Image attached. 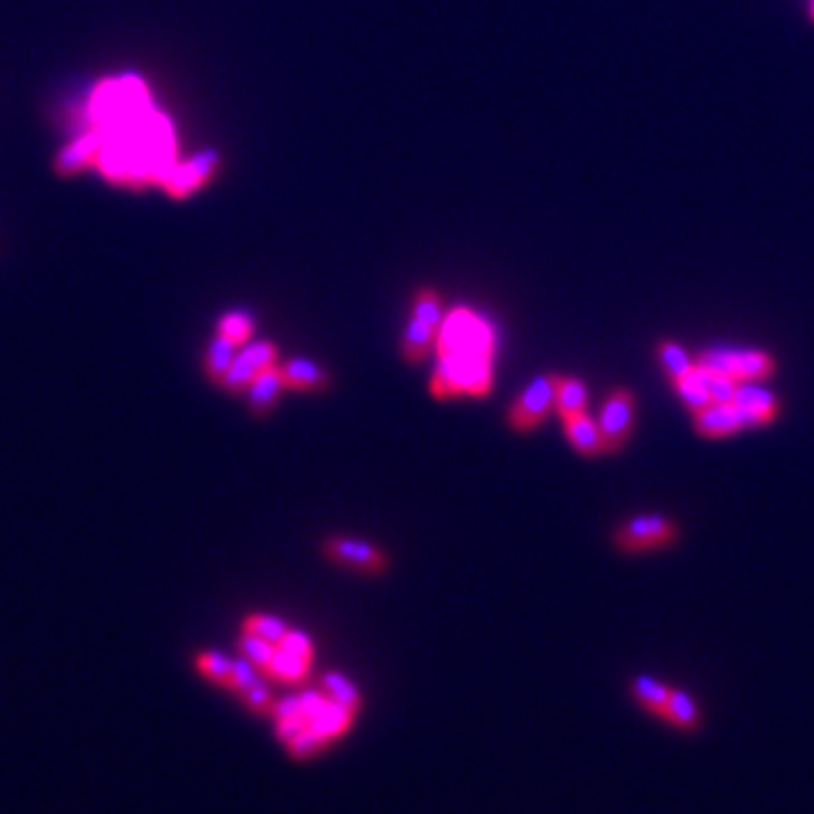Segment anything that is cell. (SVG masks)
<instances>
[{"instance_id": "1", "label": "cell", "mask_w": 814, "mask_h": 814, "mask_svg": "<svg viewBox=\"0 0 814 814\" xmlns=\"http://www.w3.org/2000/svg\"><path fill=\"white\" fill-rule=\"evenodd\" d=\"M492 389V357L439 355L431 376V394L437 400H450L460 394L484 397Z\"/></svg>"}, {"instance_id": "2", "label": "cell", "mask_w": 814, "mask_h": 814, "mask_svg": "<svg viewBox=\"0 0 814 814\" xmlns=\"http://www.w3.org/2000/svg\"><path fill=\"white\" fill-rule=\"evenodd\" d=\"M439 355L463 357H492L495 352V333L487 320L476 312L458 307L442 320L437 333Z\"/></svg>"}, {"instance_id": "3", "label": "cell", "mask_w": 814, "mask_h": 814, "mask_svg": "<svg viewBox=\"0 0 814 814\" xmlns=\"http://www.w3.org/2000/svg\"><path fill=\"white\" fill-rule=\"evenodd\" d=\"M696 365L719 376L743 381H767L775 376L777 363L767 349L756 347H709L696 357Z\"/></svg>"}, {"instance_id": "4", "label": "cell", "mask_w": 814, "mask_h": 814, "mask_svg": "<svg viewBox=\"0 0 814 814\" xmlns=\"http://www.w3.org/2000/svg\"><path fill=\"white\" fill-rule=\"evenodd\" d=\"M680 540V526L666 513H637L614 529V548L624 555H643L672 548Z\"/></svg>"}, {"instance_id": "5", "label": "cell", "mask_w": 814, "mask_h": 814, "mask_svg": "<svg viewBox=\"0 0 814 814\" xmlns=\"http://www.w3.org/2000/svg\"><path fill=\"white\" fill-rule=\"evenodd\" d=\"M555 373H542L534 381L526 384V389L518 394L508 407V426L513 431H534L537 426L548 421L555 410V389H558Z\"/></svg>"}, {"instance_id": "6", "label": "cell", "mask_w": 814, "mask_h": 814, "mask_svg": "<svg viewBox=\"0 0 814 814\" xmlns=\"http://www.w3.org/2000/svg\"><path fill=\"white\" fill-rule=\"evenodd\" d=\"M320 550L331 563H336L341 569L365 574V577H381L384 571H389V555L368 540L331 534V537L323 540Z\"/></svg>"}, {"instance_id": "7", "label": "cell", "mask_w": 814, "mask_h": 814, "mask_svg": "<svg viewBox=\"0 0 814 814\" xmlns=\"http://www.w3.org/2000/svg\"><path fill=\"white\" fill-rule=\"evenodd\" d=\"M635 418H637V400L635 394L619 386L614 392L608 394L603 407H600L598 426L603 434V444L606 452H619L627 447L632 431H635Z\"/></svg>"}, {"instance_id": "8", "label": "cell", "mask_w": 814, "mask_h": 814, "mask_svg": "<svg viewBox=\"0 0 814 814\" xmlns=\"http://www.w3.org/2000/svg\"><path fill=\"white\" fill-rule=\"evenodd\" d=\"M222 156L217 148H204L196 156H191L183 164H170V170L164 172L159 183L164 185V191L170 193L172 199H185L193 191H199L209 180L215 178L220 172Z\"/></svg>"}, {"instance_id": "9", "label": "cell", "mask_w": 814, "mask_h": 814, "mask_svg": "<svg viewBox=\"0 0 814 814\" xmlns=\"http://www.w3.org/2000/svg\"><path fill=\"white\" fill-rule=\"evenodd\" d=\"M275 363H278V347L273 341H246V344H241L236 360H233V365H230L228 373L222 376L217 386H222L230 394H241L246 392V386L252 384L262 370Z\"/></svg>"}, {"instance_id": "10", "label": "cell", "mask_w": 814, "mask_h": 814, "mask_svg": "<svg viewBox=\"0 0 814 814\" xmlns=\"http://www.w3.org/2000/svg\"><path fill=\"white\" fill-rule=\"evenodd\" d=\"M693 429L706 439H722L733 437L743 429H751V423L735 402H709L693 413Z\"/></svg>"}, {"instance_id": "11", "label": "cell", "mask_w": 814, "mask_h": 814, "mask_svg": "<svg viewBox=\"0 0 814 814\" xmlns=\"http://www.w3.org/2000/svg\"><path fill=\"white\" fill-rule=\"evenodd\" d=\"M733 402L746 413L751 429L770 426L780 415V400H777V394L772 389L764 386V381H743V384H738Z\"/></svg>"}, {"instance_id": "12", "label": "cell", "mask_w": 814, "mask_h": 814, "mask_svg": "<svg viewBox=\"0 0 814 814\" xmlns=\"http://www.w3.org/2000/svg\"><path fill=\"white\" fill-rule=\"evenodd\" d=\"M101 143H104L101 130H85L82 135H77V138L56 156V172H59V175H77V172L93 167L98 159V151H101Z\"/></svg>"}, {"instance_id": "13", "label": "cell", "mask_w": 814, "mask_h": 814, "mask_svg": "<svg viewBox=\"0 0 814 814\" xmlns=\"http://www.w3.org/2000/svg\"><path fill=\"white\" fill-rule=\"evenodd\" d=\"M278 368H281L286 389H296V392H320V389H326V386L331 384L328 370L320 363H315V360H310V357H291V360H286V363L278 365Z\"/></svg>"}, {"instance_id": "14", "label": "cell", "mask_w": 814, "mask_h": 814, "mask_svg": "<svg viewBox=\"0 0 814 814\" xmlns=\"http://www.w3.org/2000/svg\"><path fill=\"white\" fill-rule=\"evenodd\" d=\"M283 392H286V384H283L278 363L262 370L252 384L246 386V402H249L252 415H259V418H262V415L270 413V410L278 405Z\"/></svg>"}, {"instance_id": "15", "label": "cell", "mask_w": 814, "mask_h": 814, "mask_svg": "<svg viewBox=\"0 0 814 814\" xmlns=\"http://www.w3.org/2000/svg\"><path fill=\"white\" fill-rule=\"evenodd\" d=\"M664 722L666 725H672L674 730H680V733H688V735L698 733V730L703 727L701 703L690 696L688 690L672 688V693H669V701H666V709H664Z\"/></svg>"}, {"instance_id": "16", "label": "cell", "mask_w": 814, "mask_h": 814, "mask_svg": "<svg viewBox=\"0 0 814 814\" xmlns=\"http://www.w3.org/2000/svg\"><path fill=\"white\" fill-rule=\"evenodd\" d=\"M563 431H566V439L579 455L585 458H595V455H603L606 452V444H603V434H600L598 421L587 413L571 415L563 421Z\"/></svg>"}, {"instance_id": "17", "label": "cell", "mask_w": 814, "mask_h": 814, "mask_svg": "<svg viewBox=\"0 0 814 814\" xmlns=\"http://www.w3.org/2000/svg\"><path fill=\"white\" fill-rule=\"evenodd\" d=\"M669 693H672V685L656 680L651 674H637L629 682V696L632 701L640 706L643 711H648L651 717L661 719L664 722V709L666 701H669Z\"/></svg>"}, {"instance_id": "18", "label": "cell", "mask_w": 814, "mask_h": 814, "mask_svg": "<svg viewBox=\"0 0 814 814\" xmlns=\"http://www.w3.org/2000/svg\"><path fill=\"white\" fill-rule=\"evenodd\" d=\"M437 333L439 326L410 315L405 331H402V357H405L410 365L423 363V360L429 357L431 347L437 344Z\"/></svg>"}, {"instance_id": "19", "label": "cell", "mask_w": 814, "mask_h": 814, "mask_svg": "<svg viewBox=\"0 0 814 814\" xmlns=\"http://www.w3.org/2000/svg\"><path fill=\"white\" fill-rule=\"evenodd\" d=\"M310 669H312V661L299 659V656H294V653L283 651V648L275 645L273 659H270V664L265 666L262 677L270 682H278V685H302V682L310 677Z\"/></svg>"}, {"instance_id": "20", "label": "cell", "mask_w": 814, "mask_h": 814, "mask_svg": "<svg viewBox=\"0 0 814 814\" xmlns=\"http://www.w3.org/2000/svg\"><path fill=\"white\" fill-rule=\"evenodd\" d=\"M320 690H323V696L328 701L339 703V706H344V709L360 717V711H363V693H360L355 682L349 680L347 674L331 669V672L320 677Z\"/></svg>"}, {"instance_id": "21", "label": "cell", "mask_w": 814, "mask_h": 814, "mask_svg": "<svg viewBox=\"0 0 814 814\" xmlns=\"http://www.w3.org/2000/svg\"><path fill=\"white\" fill-rule=\"evenodd\" d=\"M587 384L577 376H561L558 378V389H555V413L561 415L563 421L571 415L587 413Z\"/></svg>"}, {"instance_id": "22", "label": "cell", "mask_w": 814, "mask_h": 814, "mask_svg": "<svg viewBox=\"0 0 814 814\" xmlns=\"http://www.w3.org/2000/svg\"><path fill=\"white\" fill-rule=\"evenodd\" d=\"M238 349H241V344L225 336V333H217L215 339L209 341L207 355H204V373H207L212 384H220L222 376L228 373V368L236 360Z\"/></svg>"}, {"instance_id": "23", "label": "cell", "mask_w": 814, "mask_h": 814, "mask_svg": "<svg viewBox=\"0 0 814 814\" xmlns=\"http://www.w3.org/2000/svg\"><path fill=\"white\" fill-rule=\"evenodd\" d=\"M357 714H352V711H347L344 706H339V703H331L328 701L323 709L315 714V717L310 719V725L318 730L323 738L328 740V743H333V740L344 738V735L352 730V725H355Z\"/></svg>"}, {"instance_id": "24", "label": "cell", "mask_w": 814, "mask_h": 814, "mask_svg": "<svg viewBox=\"0 0 814 814\" xmlns=\"http://www.w3.org/2000/svg\"><path fill=\"white\" fill-rule=\"evenodd\" d=\"M193 669L204 677L207 682L217 685V688L228 690L230 685V672H233V656L222 651H201L193 656Z\"/></svg>"}, {"instance_id": "25", "label": "cell", "mask_w": 814, "mask_h": 814, "mask_svg": "<svg viewBox=\"0 0 814 814\" xmlns=\"http://www.w3.org/2000/svg\"><path fill=\"white\" fill-rule=\"evenodd\" d=\"M283 746H286V751H289L291 759H296V762H310V759H315V756H320L323 751H326L331 743H328L323 735L315 730V727L307 722L304 727H299L294 735H291L289 740H283Z\"/></svg>"}, {"instance_id": "26", "label": "cell", "mask_w": 814, "mask_h": 814, "mask_svg": "<svg viewBox=\"0 0 814 814\" xmlns=\"http://www.w3.org/2000/svg\"><path fill=\"white\" fill-rule=\"evenodd\" d=\"M656 355H659V363L666 376H669V381H677V378H682L685 373L696 368V357H690L688 349L677 344L674 339H661L659 347H656Z\"/></svg>"}, {"instance_id": "27", "label": "cell", "mask_w": 814, "mask_h": 814, "mask_svg": "<svg viewBox=\"0 0 814 814\" xmlns=\"http://www.w3.org/2000/svg\"><path fill=\"white\" fill-rule=\"evenodd\" d=\"M241 632L244 635H254L262 637L267 643L278 645L281 637L289 632V624L278 619L275 614H262V611H254V614H246L244 622H241Z\"/></svg>"}, {"instance_id": "28", "label": "cell", "mask_w": 814, "mask_h": 814, "mask_svg": "<svg viewBox=\"0 0 814 814\" xmlns=\"http://www.w3.org/2000/svg\"><path fill=\"white\" fill-rule=\"evenodd\" d=\"M674 392L680 394L682 405H688L690 413H696V410H701V407L709 405V394H706V386H703V378H701V370H698V365L690 373H685L682 378H677V381H672Z\"/></svg>"}, {"instance_id": "29", "label": "cell", "mask_w": 814, "mask_h": 814, "mask_svg": "<svg viewBox=\"0 0 814 814\" xmlns=\"http://www.w3.org/2000/svg\"><path fill=\"white\" fill-rule=\"evenodd\" d=\"M236 653L241 656V659L249 661L252 666H257L259 674H262L265 672V666L270 664V659H273L275 645L267 643V640H262V637L244 635V632H241V637L236 640Z\"/></svg>"}, {"instance_id": "30", "label": "cell", "mask_w": 814, "mask_h": 814, "mask_svg": "<svg viewBox=\"0 0 814 814\" xmlns=\"http://www.w3.org/2000/svg\"><path fill=\"white\" fill-rule=\"evenodd\" d=\"M236 696L238 701H241V706H244L246 711H252L254 717H270V714H273L275 696L270 693V688H267L262 680L249 685V688H244L241 693H236Z\"/></svg>"}, {"instance_id": "31", "label": "cell", "mask_w": 814, "mask_h": 814, "mask_svg": "<svg viewBox=\"0 0 814 814\" xmlns=\"http://www.w3.org/2000/svg\"><path fill=\"white\" fill-rule=\"evenodd\" d=\"M217 333H225V336H230V339L238 341V344H246L254 333V318L244 310L225 312L220 318V331Z\"/></svg>"}, {"instance_id": "32", "label": "cell", "mask_w": 814, "mask_h": 814, "mask_svg": "<svg viewBox=\"0 0 814 814\" xmlns=\"http://www.w3.org/2000/svg\"><path fill=\"white\" fill-rule=\"evenodd\" d=\"M410 315L426 320V323H434V326H442V320H444L442 296H439L434 289H421L418 294H415Z\"/></svg>"}, {"instance_id": "33", "label": "cell", "mask_w": 814, "mask_h": 814, "mask_svg": "<svg viewBox=\"0 0 814 814\" xmlns=\"http://www.w3.org/2000/svg\"><path fill=\"white\" fill-rule=\"evenodd\" d=\"M278 648L294 653V656H299V659L315 661V643H312V637L307 635V632H302V629L289 627V632L281 637Z\"/></svg>"}, {"instance_id": "34", "label": "cell", "mask_w": 814, "mask_h": 814, "mask_svg": "<svg viewBox=\"0 0 814 814\" xmlns=\"http://www.w3.org/2000/svg\"><path fill=\"white\" fill-rule=\"evenodd\" d=\"M812 19H814V8H812Z\"/></svg>"}]
</instances>
